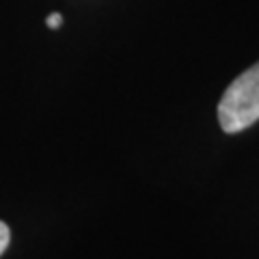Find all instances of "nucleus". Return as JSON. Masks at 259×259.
<instances>
[{
	"label": "nucleus",
	"mask_w": 259,
	"mask_h": 259,
	"mask_svg": "<svg viewBox=\"0 0 259 259\" xmlns=\"http://www.w3.org/2000/svg\"><path fill=\"white\" fill-rule=\"evenodd\" d=\"M259 119V63L233 80L225 89L218 104V121L229 134H236L253 125Z\"/></svg>",
	"instance_id": "1"
},
{
	"label": "nucleus",
	"mask_w": 259,
	"mask_h": 259,
	"mask_svg": "<svg viewBox=\"0 0 259 259\" xmlns=\"http://www.w3.org/2000/svg\"><path fill=\"white\" fill-rule=\"evenodd\" d=\"M9 240H11V231L3 221H0V255L5 253V248L9 246Z\"/></svg>",
	"instance_id": "2"
},
{
	"label": "nucleus",
	"mask_w": 259,
	"mask_h": 259,
	"mask_svg": "<svg viewBox=\"0 0 259 259\" xmlns=\"http://www.w3.org/2000/svg\"><path fill=\"white\" fill-rule=\"evenodd\" d=\"M61 22H63L61 13H52V15H48V20H46L48 28H59V26H61Z\"/></svg>",
	"instance_id": "3"
}]
</instances>
